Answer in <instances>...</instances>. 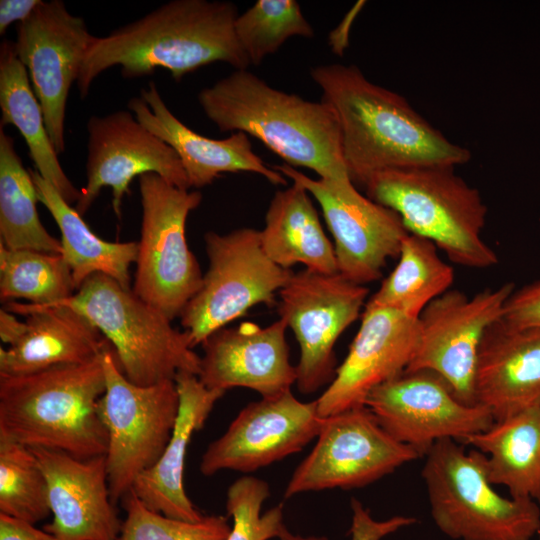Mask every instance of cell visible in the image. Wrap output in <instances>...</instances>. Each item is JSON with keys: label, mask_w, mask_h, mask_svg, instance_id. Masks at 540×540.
<instances>
[{"label": "cell", "mask_w": 540, "mask_h": 540, "mask_svg": "<svg viewBox=\"0 0 540 540\" xmlns=\"http://www.w3.org/2000/svg\"><path fill=\"white\" fill-rule=\"evenodd\" d=\"M29 171L39 202L48 209L59 227L61 254L71 269L75 289L95 273L108 275L122 286L132 288L129 269L136 262L138 243L101 239L52 184L36 170Z\"/></svg>", "instance_id": "f1b7e54d"}, {"label": "cell", "mask_w": 540, "mask_h": 540, "mask_svg": "<svg viewBox=\"0 0 540 540\" xmlns=\"http://www.w3.org/2000/svg\"><path fill=\"white\" fill-rule=\"evenodd\" d=\"M86 184L75 209L83 216L100 191L112 188V205L119 217L123 197L135 177L154 173L181 188L190 189L175 151L146 129L130 111L93 115L87 122Z\"/></svg>", "instance_id": "e0dca14e"}, {"label": "cell", "mask_w": 540, "mask_h": 540, "mask_svg": "<svg viewBox=\"0 0 540 540\" xmlns=\"http://www.w3.org/2000/svg\"><path fill=\"white\" fill-rule=\"evenodd\" d=\"M0 375L93 361L111 349L85 316L65 305L5 303L0 310Z\"/></svg>", "instance_id": "d6986e66"}, {"label": "cell", "mask_w": 540, "mask_h": 540, "mask_svg": "<svg viewBox=\"0 0 540 540\" xmlns=\"http://www.w3.org/2000/svg\"><path fill=\"white\" fill-rule=\"evenodd\" d=\"M287 328L279 318L265 327L247 321L217 330L202 343L199 380L209 389L244 387L262 398L291 390L297 371L289 359Z\"/></svg>", "instance_id": "44dd1931"}, {"label": "cell", "mask_w": 540, "mask_h": 540, "mask_svg": "<svg viewBox=\"0 0 540 540\" xmlns=\"http://www.w3.org/2000/svg\"><path fill=\"white\" fill-rule=\"evenodd\" d=\"M128 109L175 151L190 188L207 186L223 173L239 172L261 175L274 185L287 184L286 177L253 151L247 134L234 132L225 139H212L187 127L167 107L154 82L129 100Z\"/></svg>", "instance_id": "603a6c76"}, {"label": "cell", "mask_w": 540, "mask_h": 540, "mask_svg": "<svg viewBox=\"0 0 540 540\" xmlns=\"http://www.w3.org/2000/svg\"><path fill=\"white\" fill-rule=\"evenodd\" d=\"M368 288L339 273H293L279 291L278 313L298 342L297 388L312 394L333 380L334 346L366 305Z\"/></svg>", "instance_id": "7c38bea8"}, {"label": "cell", "mask_w": 540, "mask_h": 540, "mask_svg": "<svg viewBox=\"0 0 540 540\" xmlns=\"http://www.w3.org/2000/svg\"><path fill=\"white\" fill-rule=\"evenodd\" d=\"M513 291L512 283L472 297L449 289L432 300L418 317V344L406 370L432 371L461 402L476 405L473 380L479 347L488 327L502 318Z\"/></svg>", "instance_id": "9a60e30c"}, {"label": "cell", "mask_w": 540, "mask_h": 540, "mask_svg": "<svg viewBox=\"0 0 540 540\" xmlns=\"http://www.w3.org/2000/svg\"><path fill=\"white\" fill-rule=\"evenodd\" d=\"M126 511L119 540H227L225 516H204L197 522L167 517L146 507L131 490L121 500Z\"/></svg>", "instance_id": "e575fe53"}, {"label": "cell", "mask_w": 540, "mask_h": 540, "mask_svg": "<svg viewBox=\"0 0 540 540\" xmlns=\"http://www.w3.org/2000/svg\"><path fill=\"white\" fill-rule=\"evenodd\" d=\"M270 487L262 479L243 476L227 490L226 509L233 519L227 540H269L279 537L285 527L283 504H278L261 514Z\"/></svg>", "instance_id": "d590c367"}, {"label": "cell", "mask_w": 540, "mask_h": 540, "mask_svg": "<svg viewBox=\"0 0 540 540\" xmlns=\"http://www.w3.org/2000/svg\"><path fill=\"white\" fill-rule=\"evenodd\" d=\"M198 102L220 131L255 137L284 164L311 169L320 179L351 181L339 122L325 101L275 89L244 69L202 89Z\"/></svg>", "instance_id": "3957f363"}, {"label": "cell", "mask_w": 540, "mask_h": 540, "mask_svg": "<svg viewBox=\"0 0 540 540\" xmlns=\"http://www.w3.org/2000/svg\"><path fill=\"white\" fill-rule=\"evenodd\" d=\"M464 443L485 455L493 485L540 506V406L495 421Z\"/></svg>", "instance_id": "83f0119b"}, {"label": "cell", "mask_w": 540, "mask_h": 540, "mask_svg": "<svg viewBox=\"0 0 540 540\" xmlns=\"http://www.w3.org/2000/svg\"><path fill=\"white\" fill-rule=\"evenodd\" d=\"M237 39L250 64L258 65L292 37L311 38L314 30L295 0H258L235 21Z\"/></svg>", "instance_id": "836d02e7"}, {"label": "cell", "mask_w": 540, "mask_h": 540, "mask_svg": "<svg viewBox=\"0 0 540 540\" xmlns=\"http://www.w3.org/2000/svg\"><path fill=\"white\" fill-rule=\"evenodd\" d=\"M1 126L13 125L24 138L35 170L71 205L81 191L67 177L48 133L44 114L25 66L19 60L15 43L0 45Z\"/></svg>", "instance_id": "4316f807"}, {"label": "cell", "mask_w": 540, "mask_h": 540, "mask_svg": "<svg viewBox=\"0 0 540 540\" xmlns=\"http://www.w3.org/2000/svg\"><path fill=\"white\" fill-rule=\"evenodd\" d=\"M322 422L316 400L301 402L291 390L251 402L208 445L200 471L205 476L254 472L301 451L317 437Z\"/></svg>", "instance_id": "ac0fdd59"}, {"label": "cell", "mask_w": 540, "mask_h": 540, "mask_svg": "<svg viewBox=\"0 0 540 540\" xmlns=\"http://www.w3.org/2000/svg\"><path fill=\"white\" fill-rule=\"evenodd\" d=\"M93 38L84 19L71 14L61 0L41 1L17 25L16 53L26 68L58 154L65 150L69 92Z\"/></svg>", "instance_id": "2e32d148"}, {"label": "cell", "mask_w": 540, "mask_h": 540, "mask_svg": "<svg viewBox=\"0 0 540 540\" xmlns=\"http://www.w3.org/2000/svg\"><path fill=\"white\" fill-rule=\"evenodd\" d=\"M46 476L55 540H119L123 521L109 491L105 456L81 460L31 448Z\"/></svg>", "instance_id": "7402d4cb"}, {"label": "cell", "mask_w": 540, "mask_h": 540, "mask_svg": "<svg viewBox=\"0 0 540 540\" xmlns=\"http://www.w3.org/2000/svg\"><path fill=\"white\" fill-rule=\"evenodd\" d=\"M273 169L302 186L319 203L334 238L338 273L360 285L380 278L409 234L393 210L362 195L352 181L313 179L286 164Z\"/></svg>", "instance_id": "4fadbf2b"}, {"label": "cell", "mask_w": 540, "mask_h": 540, "mask_svg": "<svg viewBox=\"0 0 540 540\" xmlns=\"http://www.w3.org/2000/svg\"><path fill=\"white\" fill-rule=\"evenodd\" d=\"M42 0H1L0 1V34L3 35L14 23L26 20L38 7Z\"/></svg>", "instance_id": "ab89813d"}, {"label": "cell", "mask_w": 540, "mask_h": 540, "mask_svg": "<svg viewBox=\"0 0 540 540\" xmlns=\"http://www.w3.org/2000/svg\"><path fill=\"white\" fill-rule=\"evenodd\" d=\"M204 241L209 267L179 316L193 348L253 306L272 305L293 274L266 255L260 233L253 228L226 234L210 231Z\"/></svg>", "instance_id": "30bf717a"}, {"label": "cell", "mask_w": 540, "mask_h": 540, "mask_svg": "<svg viewBox=\"0 0 540 540\" xmlns=\"http://www.w3.org/2000/svg\"><path fill=\"white\" fill-rule=\"evenodd\" d=\"M102 363L106 390L98 412L108 436L106 472L116 505L163 454L178 416L179 395L174 380L149 386L131 383L120 370L113 348L103 353Z\"/></svg>", "instance_id": "9c48e42d"}, {"label": "cell", "mask_w": 540, "mask_h": 540, "mask_svg": "<svg viewBox=\"0 0 540 540\" xmlns=\"http://www.w3.org/2000/svg\"><path fill=\"white\" fill-rule=\"evenodd\" d=\"M538 540H540V532L538 533Z\"/></svg>", "instance_id": "60d3db41"}, {"label": "cell", "mask_w": 540, "mask_h": 540, "mask_svg": "<svg viewBox=\"0 0 540 540\" xmlns=\"http://www.w3.org/2000/svg\"><path fill=\"white\" fill-rule=\"evenodd\" d=\"M398 256L397 265L367 303L418 318L432 300L449 290L453 268L439 257L432 241L410 233Z\"/></svg>", "instance_id": "4dcf8cb0"}, {"label": "cell", "mask_w": 540, "mask_h": 540, "mask_svg": "<svg viewBox=\"0 0 540 540\" xmlns=\"http://www.w3.org/2000/svg\"><path fill=\"white\" fill-rule=\"evenodd\" d=\"M72 272L62 254L11 250L0 244V299L53 305L75 293Z\"/></svg>", "instance_id": "1f68e13d"}, {"label": "cell", "mask_w": 540, "mask_h": 540, "mask_svg": "<svg viewBox=\"0 0 540 540\" xmlns=\"http://www.w3.org/2000/svg\"><path fill=\"white\" fill-rule=\"evenodd\" d=\"M179 410L171 438L155 465L135 481L132 491L149 509L167 517L197 522L204 515L188 497L183 483L185 457L192 435L201 430L225 392L209 389L198 376L180 372L174 379Z\"/></svg>", "instance_id": "d4e9b609"}, {"label": "cell", "mask_w": 540, "mask_h": 540, "mask_svg": "<svg viewBox=\"0 0 540 540\" xmlns=\"http://www.w3.org/2000/svg\"><path fill=\"white\" fill-rule=\"evenodd\" d=\"M364 405L397 441L425 455L445 439L465 442L494 419L481 405H467L449 384L429 370H405L375 387Z\"/></svg>", "instance_id": "5bb4252c"}, {"label": "cell", "mask_w": 540, "mask_h": 540, "mask_svg": "<svg viewBox=\"0 0 540 540\" xmlns=\"http://www.w3.org/2000/svg\"><path fill=\"white\" fill-rule=\"evenodd\" d=\"M53 305L71 307L90 320L112 346L131 383L149 386L174 380L180 372L199 374L201 356L187 334L108 275H91L71 297Z\"/></svg>", "instance_id": "8992f818"}, {"label": "cell", "mask_w": 540, "mask_h": 540, "mask_svg": "<svg viewBox=\"0 0 540 540\" xmlns=\"http://www.w3.org/2000/svg\"><path fill=\"white\" fill-rule=\"evenodd\" d=\"M502 318L515 327L540 328V280L514 290L505 304Z\"/></svg>", "instance_id": "74e56055"}, {"label": "cell", "mask_w": 540, "mask_h": 540, "mask_svg": "<svg viewBox=\"0 0 540 540\" xmlns=\"http://www.w3.org/2000/svg\"><path fill=\"white\" fill-rule=\"evenodd\" d=\"M322 99L336 113L344 162L354 184L374 174L425 166H456L470 152L447 139L401 95L369 81L353 65L310 69Z\"/></svg>", "instance_id": "6da1fadb"}, {"label": "cell", "mask_w": 540, "mask_h": 540, "mask_svg": "<svg viewBox=\"0 0 540 540\" xmlns=\"http://www.w3.org/2000/svg\"><path fill=\"white\" fill-rule=\"evenodd\" d=\"M0 540H55L43 528L0 514Z\"/></svg>", "instance_id": "f35d334b"}, {"label": "cell", "mask_w": 540, "mask_h": 540, "mask_svg": "<svg viewBox=\"0 0 540 540\" xmlns=\"http://www.w3.org/2000/svg\"><path fill=\"white\" fill-rule=\"evenodd\" d=\"M432 518L455 540H532L540 532V506L506 498L492 487L485 455L455 440L435 443L422 468Z\"/></svg>", "instance_id": "52a82bcc"}, {"label": "cell", "mask_w": 540, "mask_h": 540, "mask_svg": "<svg viewBox=\"0 0 540 540\" xmlns=\"http://www.w3.org/2000/svg\"><path fill=\"white\" fill-rule=\"evenodd\" d=\"M473 394L494 422L540 406V328L503 318L491 324L477 354Z\"/></svg>", "instance_id": "cb8c5ba5"}, {"label": "cell", "mask_w": 540, "mask_h": 540, "mask_svg": "<svg viewBox=\"0 0 540 540\" xmlns=\"http://www.w3.org/2000/svg\"><path fill=\"white\" fill-rule=\"evenodd\" d=\"M142 207L133 292L171 321L199 290L203 274L186 241L199 191L181 189L154 173L138 177Z\"/></svg>", "instance_id": "ba28073f"}, {"label": "cell", "mask_w": 540, "mask_h": 540, "mask_svg": "<svg viewBox=\"0 0 540 540\" xmlns=\"http://www.w3.org/2000/svg\"><path fill=\"white\" fill-rule=\"evenodd\" d=\"M419 338L418 318L366 303L343 363L316 400L322 418L363 406L368 394L409 366Z\"/></svg>", "instance_id": "ffe728a7"}, {"label": "cell", "mask_w": 540, "mask_h": 540, "mask_svg": "<svg viewBox=\"0 0 540 540\" xmlns=\"http://www.w3.org/2000/svg\"><path fill=\"white\" fill-rule=\"evenodd\" d=\"M238 15L229 1L172 0L106 36H94L76 82L80 97L114 66L124 78L144 77L160 68L176 81L214 62L247 69L250 61L235 33Z\"/></svg>", "instance_id": "7a4b0ae2"}, {"label": "cell", "mask_w": 540, "mask_h": 540, "mask_svg": "<svg viewBox=\"0 0 540 540\" xmlns=\"http://www.w3.org/2000/svg\"><path fill=\"white\" fill-rule=\"evenodd\" d=\"M452 166L387 170L364 184L367 196L395 211L405 228L432 241L460 266L487 269L498 263L483 240L487 207L480 192Z\"/></svg>", "instance_id": "5b68a950"}, {"label": "cell", "mask_w": 540, "mask_h": 540, "mask_svg": "<svg viewBox=\"0 0 540 540\" xmlns=\"http://www.w3.org/2000/svg\"><path fill=\"white\" fill-rule=\"evenodd\" d=\"M37 190L29 169L17 154L14 139L0 126V244L61 254V241L40 221Z\"/></svg>", "instance_id": "f546056e"}, {"label": "cell", "mask_w": 540, "mask_h": 540, "mask_svg": "<svg viewBox=\"0 0 540 540\" xmlns=\"http://www.w3.org/2000/svg\"><path fill=\"white\" fill-rule=\"evenodd\" d=\"M352 523L350 540H381L397 530L416 523L414 517L397 515L386 520H376L363 504L353 498L351 500ZM279 540H328L326 537H303L292 534L286 526L281 531Z\"/></svg>", "instance_id": "8d00e7d4"}, {"label": "cell", "mask_w": 540, "mask_h": 540, "mask_svg": "<svg viewBox=\"0 0 540 540\" xmlns=\"http://www.w3.org/2000/svg\"><path fill=\"white\" fill-rule=\"evenodd\" d=\"M310 194L300 185L277 191L259 231L266 255L290 269L303 264L307 270L338 273L334 245L326 236Z\"/></svg>", "instance_id": "484cf974"}, {"label": "cell", "mask_w": 540, "mask_h": 540, "mask_svg": "<svg viewBox=\"0 0 540 540\" xmlns=\"http://www.w3.org/2000/svg\"><path fill=\"white\" fill-rule=\"evenodd\" d=\"M105 390L102 356L82 364L0 375V439L81 460L105 456L108 436L98 412Z\"/></svg>", "instance_id": "277c9868"}, {"label": "cell", "mask_w": 540, "mask_h": 540, "mask_svg": "<svg viewBox=\"0 0 540 540\" xmlns=\"http://www.w3.org/2000/svg\"><path fill=\"white\" fill-rule=\"evenodd\" d=\"M316 438L311 452L295 468L285 498L364 487L420 456L385 431L365 405L323 418Z\"/></svg>", "instance_id": "8fae6325"}, {"label": "cell", "mask_w": 540, "mask_h": 540, "mask_svg": "<svg viewBox=\"0 0 540 540\" xmlns=\"http://www.w3.org/2000/svg\"><path fill=\"white\" fill-rule=\"evenodd\" d=\"M0 514L30 524L50 514L46 476L31 448L0 439Z\"/></svg>", "instance_id": "d6a6232c"}]
</instances>
